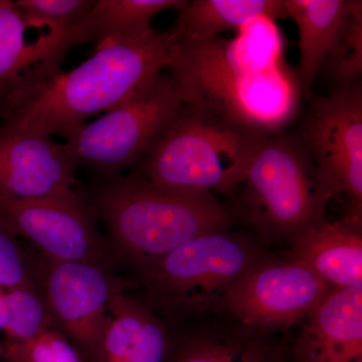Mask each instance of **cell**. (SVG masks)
<instances>
[{
	"label": "cell",
	"instance_id": "cell-1",
	"mask_svg": "<svg viewBox=\"0 0 362 362\" xmlns=\"http://www.w3.org/2000/svg\"><path fill=\"white\" fill-rule=\"evenodd\" d=\"M285 49L277 21L262 18L230 39L177 42L168 69L183 106L259 137L299 113L303 92Z\"/></svg>",
	"mask_w": 362,
	"mask_h": 362
},
{
	"label": "cell",
	"instance_id": "cell-2",
	"mask_svg": "<svg viewBox=\"0 0 362 362\" xmlns=\"http://www.w3.org/2000/svg\"><path fill=\"white\" fill-rule=\"evenodd\" d=\"M177 42L170 30L99 45L73 70L26 71L0 106L2 122L70 139L90 117L106 113L169 68Z\"/></svg>",
	"mask_w": 362,
	"mask_h": 362
},
{
	"label": "cell",
	"instance_id": "cell-3",
	"mask_svg": "<svg viewBox=\"0 0 362 362\" xmlns=\"http://www.w3.org/2000/svg\"><path fill=\"white\" fill-rule=\"evenodd\" d=\"M112 249L136 270L151 265L187 243L232 228L235 216L211 192H182L138 175L114 176L94 197Z\"/></svg>",
	"mask_w": 362,
	"mask_h": 362
},
{
	"label": "cell",
	"instance_id": "cell-4",
	"mask_svg": "<svg viewBox=\"0 0 362 362\" xmlns=\"http://www.w3.org/2000/svg\"><path fill=\"white\" fill-rule=\"evenodd\" d=\"M335 197L296 133L284 130L259 138L230 197L233 216L238 214L259 240L291 243L325 220Z\"/></svg>",
	"mask_w": 362,
	"mask_h": 362
},
{
	"label": "cell",
	"instance_id": "cell-5",
	"mask_svg": "<svg viewBox=\"0 0 362 362\" xmlns=\"http://www.w3.org/2000/svg\"><path fill=\"white\" fill-rule=\"evenodd\" d=\"M262 240L232 228L199 235L137 271L133 286L168 317L218 312L230 287L267 256Z\"/></svg>",
	"mask_w": 362,
	"mask_h": 362
},
{
	"label": "cell",
	"instance_id": "cell-6",
	"mask_svg": "<svg viewBox=\"0 0 362 362\" xmlns=\"http://www.w3.org/2000/svg\"><path fill=\"white\" fill-rule=\"evenodd\" d=\"M259 137L182 105L142 159L141 170L136 175L165 189L230 197L242 182Z\"/></svg>",
	"mask_w": 362,
	"mask_h": 362
},
{
	"label": "cell",
	"instance_id": "cell-7",
	"mask_svg": "<svg viewBox=\"0 0 362 362\" xmlns=\"http://www.w3.org/2000/svg\"><path fill=\"white\" fill-rule=\"evenodd\" d=\"M182 108L170 74L161 73L64 143L71 163L116 176L142 160Z\"/></svg>",
	"mask_w": 362,
	"mask_h": 362
},
{
	"label": "cell",
	"instance_id": "cell-8",
	"mask_svg": "<svg viewBox=\"0 0 362 362\" xmlns=\"http://www.w3.org/2000/svg\"><path fill=\"white\" fill-rule=\"evenodd\" d=\"M331 290L307 267L268 254L230 287L218 312L250 329L275 335L303 322Z\"/></svg>",
	"mask_w": 362,
	"mask_h": 362
},
{
	"label": "cell",
	"instance_id": "cell-9",
	"mask_svg": "<svg viewBox=\"0 0 362 362\" xmlns=\"http://www.w3.org/2000/svg\"><path fill=\"white\" fill-rule=\"evenodd\" d=\"M39 288L52 323L75 344L85 361L100 362L110 303L133 288L111 267L88 262H58L37 257Z\"/></svg>",
	"mask_w": 362,
	"mask_h": 362
},
{
	"label": "cell",
	"instance_id": "cell-10",
	"mask_svg": "<svg viewBox=\"0 0 362 362\" xmlns=\"http://www.w3.org/2000/svg\"><path fill=\"white\" fill-rule=\"evenodd\" d=\"M296 134L328 187L337 197L347 195L350 214L361 216V82L314 98Z\"/></svg>",
	"mask_w": 362,
	"mask_h": 362
},
{
	"label": "cell",
	"instance_id": "cell-11",
	"mask_svg": "<svg viewBox=\"0 0 362 362\" xmlns=\"http://www.w3.org/2000/svg\"><path fill=\"white\" fill-rule=\"evenodd\" d=\"M0 221L52 261L112 266L111 254L82 197L16 201L0 199Z\"/></svg>",
	"mask_w": 362,
	"mask_h": 362
},
{
	"label": "cell",
	"instance_id": "cell-12",
	"mask_svg": "<svg viewBox=\"0 0 362 362\" xmlns=\"http://www.w3.org/2000/svg\"><path fill=\"white\" fill-rule=\"evenodd\" d=\"M75 170L64 143L16 124L0 122V199H77Z\"/></svg>",
	"mask_w": 362,
	"mask_h": 362
},
{
	"label": "cell",
	"instance_id": "cell-13",
	"mask_svg": "<svg viewBox=\"0 0 362 362\" xmlns=\"http://www.w3.org/2000/svg\"><path fill=\"white\" fill-rule=\"evenodd\" d=\"M299 326L293 362H362V284L331 290Z\"/></svg>",
	"mask_w": 362,
	"mask_h": 362
},
{
	"label": "cell",
	"instance_id": "cell-14",
	"mask_svg": "<svg viewBox=\"0 0 362 362\" xmlns=\"http://www.w3.org/2000/svg\"><path fill=\"white\" fill-rule=\"evenodd\" d=\"M290 244L287 259L310 269L332 289L362 284L361 216L325 218Z\"/></svg>",
	"mask_w": 362,
	"mask_h": 362
},
{
	"label": "cell",
	"instance_id": "cell-15",
	"mask_svg": "<svg viewBox=\"0 0 362 362\" xmlns=\"http://www.w3.org/2000/svg\"><path fill=\"white\" fill-rule=\"evenodd\" d=\"M129 290L112 299L100 362H165L171 343L168 325Z\"/></svg>",
	"mask_w": 362,
	"mask_h": 362
},
{
	"label": "cell",
	"instance_id": "cell-16",
	"mask_svg": "<svg viewBox=\"0 0 362 362\" xmlns=\"http://www.w3.org/2000/svg\"><path fill=\"white\" fill-rule=\"evenodd\" d=\"M169 362H288L275 335L233 322L197 328L169 349Z\"/></svg>",
	"mask_w": 362,
	"mask_h": 362
},
{
	"label": "cell",
	"instance_id": "cell-17",
	"mask_svg": "<svg viewBox=\"0 0 362 362\" xmlns=\"http://www.w3.org/2000/svg\"><path fill=\"white\" fill-rule=\"evenodd\" d=\"M187 0H96L90 13L59 37L54 59L62 64L77 45L96 42L99 45L144 35L150 21L168 9L180 11Z\"/></svg>",
	"mask_w": 362,
	"mask_h": 362
},
{
	"label": "cell",
	"instance_id": "cell-18",
	"mask_svg": "<svg viewBox=\"0 0 362 362\" xmlns=\"http://www.w3.org/2000/svg\"><path fill=\"white\" fill-rule=\"evenodd\" d=\"M288 18L284 0H194L178 11L169 28L177 42L218 37L240 32L255 21Z\"/></svg>",
	"mask_w": 362,
	"mask_h": 362
},
{
	"label": "cell",
	"instance_id": "cell-19",
	"mask_svg": "<svg viewBox=\"0 0 362 362\" xmlns=\"http://www.w3.org/2000/svg\"><path fill=\"white\" fill-rule=\"evenodd\" d=\"M288 18L299 35L298 77L303 96L309 97L346 16L349 0H284Z\"/></svg>",
	"mask_w": 362,
	"mask_h": 362
},
{
	"label": "cell",
	"instance_id": "cell-20",
	"mask_svg": "<svg viewBox=\"0 0 362 362\" xmlns=\"http://www.w3.org/2000/svg\"><path fill=\"white\" fill-rule=\"evenodd\" d=\"M28 30L14 1L0 0V106L26 71L49 59L59 37L47 33L30 42Z\"/></svg>",
	"mask_w": 362,
	"mask_h": 362
},
{
	"label": "cell",
	"instance_id": "cell-21",
	"mask_svg": "<svg viewBox=\"0 0 362 362\" xmlns=\"http://www.w3.org/2000/svg\"><path fill=\"white\" fill-rule=\"evenodd\" d=\"M321 71L338 86L361 82L362 75V1L349 0L346 16Z\"/></svg>",
	"mask_w": 362,
	"mask_h": 362
},
{
	"label": "cell",
	"instance_id": "cell-22",
	"mask_svg": "<svg viewBox=\"0 0 362 362\" xmlns=\"http://www.w3.org/2000/svg\"><path fill=\"white\" fill-rule=\"evenodd\" d=\"M52 326L54 325L40 289H6V320L2 342L28 341Z\"/></svg>",
	"mask_w": 362,
	"mask_h": 362
},
{
	"label": "cell",
	"instance_id": "cell-23",
	"mask_svg": "<svg viewBox=\"0 0 362 362\" xmlns=\"http://www.w3.org/2000/svg\"><path fill=\"white\" fill-rule=\"evenodd\" d=\"M96 0H18V13L28 28H49L62 37L90 13Z\"/></svg>",
	"mask_w": 362,
	"mask_h": 362
},
{
	"label": "cell",
	"instance_id": "cell-24",
	"mask_svg": "<svg viewBox=\"0 0 362 362\" xmlns=\"http://www.w3.org/2000/svg\"><path fill=\"white\" fill-rule=\"evenodd\" d=\"M0 345L4 362H85L75 344L56 326L28 341Z\"/></svg>",
	"mask_w": 362,
	"mask_h": 362
},
{
	"label": "cell",
	"instance_id": "cell-25",
	"mask_svg": "<svg viewBox=\"0 0 362 362\" xmlns=\"http://www.w3.org/2000/svg\"><path fill=\"white\" fill-rule=\"evenodd\" d=\"M39 288L37 257L26 251L18 237L0 221V288Z\"/></svg>",
	"mask_w": 362,
	"mask_h": 362
},
{
	"label": "cell",
	"instance_id": "cell-26",
	"mask_svg": "<svg viewBox=\"0 0 362 362\" xmlns=\"http://www.w3.org/2000/svg\"><path fill=\"white\" fill-rule=\"evenodd\" d=\"M6 320V289L0 288V333H4Z\"/></svg>",
	"mask_w": 362,
	"mask_h": 362
},
{
	"label": "cell",
	"instance_id": "cell-27",
	"mask_svg": "<svg viewBox=\"0 0 362 362\" xmlns=\"http://www.w3.org/2000/svg\"><path fill=\"white\" fill-rule=\"evenodd\" d=\"M0 362H4V359H2V354H1V345H0Z\"/></svg>",
	"mask_w": 362,
	"mask_h": 362
}]
</instances>
